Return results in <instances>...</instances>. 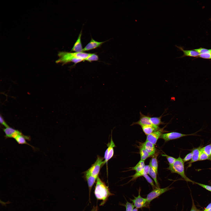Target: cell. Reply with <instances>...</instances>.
<instances>
[{"instance_id":"7a4b0ae2","label":"cell","mask_w":211,"mask_h":211,"mask_svg":"<svg viewBox=\"0 0 211 211\" xmlns=\"http://www.w3.org/2000/svg\"><path fill=\"white\" fill-rule=\"evenodd\" d=\"M5 195L8 201L9 207L22 208L28 203L34 202L30 197L14 190L6 193Z\"/></svg>"},{"instance_id":"5b68a950","label":"cell","mask_w":211,"mask_h":211,"mask_svg":"<svg viewBox=\"0 0 211 211\" xmlns=\"http://www.w3.org/2000/svg\"><path fill=\"white\" fill-rule=\"evenodd\" d=\"M123 44L119 50L115 60L112 65L106 77L113 78H124V74L122 65L121 56L123 52Z\"/></svg>"},{"instance_id":"3957f363","label":"cell","mask_w":211,"mask_h":211,"mask_svg":"<svg viewBox=\"0 0 211 211\" xmlns=\"http://www.w3.org/2000/svg\"><path fill=\"white\" fill-rule=\"evenodd\" d=\"M161 61L148 63L145 62L137 57L135 62L124 74V78L139 74L150 70L154 65Z\"/></svg>"},{"instance_id":"ba28073f","label":"cell","mask_w":211,"mask_h":211,"mask_svg":"<svg viewBox=\"0 0 211 211\" xmlns=\"http://www.w3.org/2000/svg\"><path fill=\"white\" fill-rule=\"evenodd\" d=\"M0 183L1 186L8 192L14 190L13 188L7 181L3 174L1 172L0 174Z\"/></svg>"},{"instance_id":"52a82bcc","label":"cell","mask_w":211,"mask_h":211,"mask_svg":"<svg viewBox=\"0 0 211 211\" xmlns=\"http://www.w3.org/2000/svg\"><path fill=\"white\" fill-rule=\"evenodd\" d=\"M21 208L24 211H39L38 209L45 210V207L44 205L36 203L34 201L28 203Z\"/></svg>"},{"instance_id":"8992f818","label":"cell","mask_w":211,"mask_h":211,"mask_svg":"<svg viewBox=\"0 0 211 211\" xmlns=\"http://www.w3.org/2000/svg\"><path fill=\"white\" fill-rule=\"evenodd\" d=\"M148 86L147 83L141 80H138L127 90V91L136 93L140 91H147Z\"/></svg>"},{"instance_id":"277c9868","label":"cell","mask_w":211,"mask_h":211,"mask_svg":"<svg viewBox=\"0 0 211 211\" xmlns=\"http://www.w3.org/2000/svg\"><path fill=\"white\" fill-rule=\"evenodd\" d=\"M99 82L110 86L122 89L127 91V90L137 80H132L125 78L120 79H104L96 77Z\"/></svg>"},{"instance_id":"30bf717a","label":"cell","mask_w":211,"mask_h":211,"mask_svg":"<svg viewBox=\"0 0 211 211\" xmlns=\"http://www.w3.org/2000/svg\"><path fill=\"white\" fill-rule=\"evenodd\" d=\"M168 195H167V202H166V211H169V207H168Z\"/></svg>"},{"instance_id":"9c48e42d","label":"cell","mask_w":211,"mask_h":211,"mask_svg":"<svg viewBox=\"0 0 211 211\" xmlns=\"http://www.w3.org/2000/svg\"><path fill=\"white\" fill-rule=\"evenodd\" d=\"M210 172V178L209 180L206 183L201 184V186H205L211 188V167L209 169Z\"/></svg>"},{"instance_id":"6da1fadb","label":"cell","mask_w":211,"mask_h":211,"mask_svg":"<svg viewBox=\"0 0 211 211\" xmlns=\"http://www.w3.org/2000/svg\"><path fill=\"white\" fill-rule=\"evenodd\" d=\"M89 87L83 92L84 95L92 94L94 96L108 93L114 96L125 91L122 89L110 86L98 81L95 77L89 78L87 81Z\"/></svg>"}]
</instances>
